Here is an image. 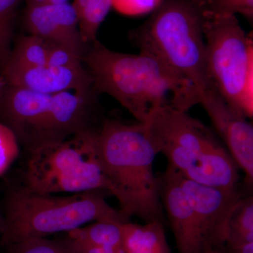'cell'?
Returning a JSON list of instances; mask_svg holds the SVG:
<instances>
[{
  "mask_svg": "<svg viewBox=\"0 0 253 253\" xmlns=\"http://www.w3.org/2000/svg\"><path fill=\"white\" fill-rule=\"evenodd\" d=\"M83 62L95 91L112 96L138 122L146 123L166 105L188 111L199 104L201 96L194 86L146 53L117 52L97 40L89 46Z\"/></svg>",
  "mask_w": 253,
  "mask_h": 253,
  "instance_id": "6da1fadb",
  "label": "cell"
},
{
  "mask_svg": "<svg viewBox=\"0 0 253 253\" xmlns=\"http://www.w3.org/2000/svg\"><path fill=\"white\" fill-rule=\"evenodd\" d=\"M94 140L110 194L117 199L123 215L166 224L158 177L154 172L157 154L146 125L103 118L94 131Z\"/></svg>",
  "mask_w": 253,
  "mask_h": 253,
  "instance_id": "7a4b0ae2",
  "label": "cell"
},
{
  "mask_svg": "<svg viewBox=\"0 0 253 253\" xmlns=\"http://www.w3.org/2000/svg\"><path fill=\"white\" fill-rule=\"evenodd\" d=\"M105 193L92 191L56 196L33 192L22 186L9 189L3 201L0 246L4 248L32 238L67 234L93 221H130L108 204Z\"/></svg>",
  "mask_w": 253,
  "mask_h": 253,
  "instance_id": "3957f363",
  "label": "cell"
},
{
  "mask_svg": "<svg viewBox=\"0 0 253 253\" xmlns=\"http://www.w3.org/2000/svg\"><path fill=\"white\" fill-rule=\"evenodd\" d=\"M204 22L193 0H163L151 17L131 33L141 52L156 58L187 81L201 97L209 89Z\"/></svg>",
  "mask_w": 253,
  "mask_h": 253,
  "instance_id": "277c9868",
  "label": "cell"
},
{
  "mask_svg": "<svg viewBox=\"0 0 253 253\" xmlns=\"http://www.w3.org/2000/svg\"><path fill=\"white\" fill-rule=\"evenodd\" d=\"M94 130L29 153L21 186L42 194L92 191L110 194L95 149Z\"/></svg>",
  "mask_w": 253,
  "mask_h": 253,
  "instance_id": "5b68a950",
  "label": "cell"
},
{
  "mask_svg": "<svg viewBox=\"0 0 253 253\" xmlns=\"http://www.w3.org/2000/svg\"><path fill=\"white\" fill-rule=\"evenodd\" d=\"M209 89L248 118L253 114V41L236 16L204 19Z\"/></svg>",
  "mask_w": 253,
  "mask_h": 253,
  "instance_id": "8992f818",
  "label": "cell"
},
{
  "mask_svg": "<svg viewBox=\"0 0 253 253\" xmlns=\"http://www.w3.org/2000/svg\"><path fill=\"white\" fill-rule=\"evenodd\" d=\"M187 112L166 105L156 110L144 123L156 154H163L168 166L181 172L191 168L217 138L211 128Z\"/></svg>",
  "mask_w": 253,
  "mask_h": 253,
  "instance_id": "52a82bcc",
  "label": "cell"
},
{
  "mask_svg": "<svg viewBox=\"0 0 253 253\" xmlns=\"http://www.w3.org/2000/svg\"><path fill=\"white\" fill-rule=\"evenodd\" d=\"M96 94L95 89H91L52 95L31 152L96 129L103 119L99 118Z\"/></svg>",
  "mask_w": 253,
  "mask_h": 253,
  "instance_id": "ba28073f",
  "label": "cell"
},
{
  "mask_svg": "<svg viewBox=\"0 0 253 253\" xmlns=\"http://www.w3.org/2000/svg\"><path fill=\"white\" fill-rule=\"evenodd\" d=\"M179 173L196 213L204 251L224 247L231 214L246 194L239 188L226 190L202 185Z\"/></svg>",
  "mask_w": 253,
  "mask_h": 253,
  "instance_id": "9c48e42d",
  "label": "cell"
},
{
  "mask_svg": "<svg viewBox=\"0 0 253 253\" xmlns=\"http://www.w3.org/2000/svg\"><path fill=\"white\" fill-rule=\"evenodd\" d=\"M202 105L229 153L246 174L249 189L253 181V126L247 116L232 107L212 89L201 95Z\"/></svg>",
  "mask_w": 253,
  "mask_h": 253,
  "instance_id": "30bf717a",
  "label": "cell"
},
{
  "mask_svg": "<svg viewBox=\"0 0 253 253\" xmlns=\"http://www.w3.org/2000/svg\"><path fill=\"white\" fill-rule=\"evenodd\" d=\"M158 177L163 210L174 235L178 253H202V241L192 203L179 180L178 169L168 166Z\"/></svg>",
  "mask_w": 253,
  "mask_h": 253,
  "instance_id": "8fae6325",
  "label": "cell"
},
{
  "mask_svg": "<svg viewBox=\"0 0 253 253\" xmlns=\"http://www.w3.org/2000/svg\"><path fill=\"white\" fill-rule=\"evenodd\" d=\"M51 96L9 84L0 93V123L14 133L20 146L28 153L33 149Z\"/></svg>",
  "mask_w": 253,
  "mask_h": 253,
  "instance_id": "7c38bea8",
  "label": "cell"
},
{
  "mask_svg": "<svg viewBox=\"0 0 253 253\" xmlns=\"http://www.w3.org/2000/svg\"><path fill=\"white\" fill-rule=\"evenodd\" d=\"M24 23L30 34L65 46L82 59L89 47L82 39L76 9L68 2L27 6Z\"/></svg>",
  "mask_w": 253,
  "mask_h": 253,
  "instance_id": "4fadbf2b",
  "label": "cell"
},
{
  "mask_svg": "<svg viewBox=\"0 0 253 253\" xmlns=\"http://www.w3.org/2000/svg\"><path fill=\"white\" fill-rule=\"evenodd\" d=\"M1 72L6 84L51 96L62 91L94 89L90 75L84 67L59 68L46 65L4 68Z\"/></svg>",
  "mask_w": 253,
  "mask_h": 253,
  "instance_id": "5bb4252c",
  "label": "cell"
},
{
  "mask_svg": "<svg viewBox=\"0 0 253 253\" xmlns=\"http://www.w3.org/2000/svg\"><path fill=\"white\" fill-rule=\"evenodd\" d=\"M239 167L216 138L202 151L183 175L202 185L231 190L239 188Z\"/></svg>",
  "mask_w": 253,
  "mask_h": 253,
  "instance_id": "9a60e30c",
  "label": "cell"
},
{
  "mask_svg": "<svg viewBox=\"0 0 253 253\" xmlns=\"http://www.w3.org/2000/svg\"><path fill=\"white\" fill-rule=\"evenodd\" d=\"M122 227L121 253H172L163 223L154 221L138 224L129 221L123 223Z\"/></svg>",
  "mask_w": 253,
  "mask_h": 253,
  "instance_id": "2e32d148",
  "label": "cell"
},
{
  "mask_svg": "<svg viewBox=\"0 0 253 253\" xmlns=\"http://www.w3.org/2000/svg\"><path fill=\"white\" fill-rule=\"evenodd\" d=\"M123 224L109 220L93 221L89 225L81 226L70 231L66 235L79 242L109 248L121 253L123 239Z\"/></svg>",
  "mask_w": 253,
  "mask_h": 253,
  "instance_id": "e0dca14e",
  "label": "cell"
},
{
  "mask_svg": "<svg viewBox=\"0 0 253 253\" xmlns=\"http://www.w3.org/2000/svg\"><path fill=\"white\" fill-rule=\"evenodd\" d=\"M82 39L87 45L97 41L101 23L112 8V0H73Z\"/></svg>",
  "mask_w": 253,
  "mask_h": 253,
  "instance_id": "ac0fdd59",
  "label": "cell"
},
{
  "mask_svg": "<svg viewBox=\"0 0 253 253\" xmlns=\"http://www.w3.org/2000/svg\"><path fill=\"white\" fill-rule=\"evenodd\" d=\"M50 43L34 35L21 37L11 49V54L3 68L46 66Z\"/></svg>",
  "mask_w": 253,
  "mask_h": 253,
  "instance_id": "d6986e66",
  "label": "cell"
},
{
  "mask_svg": "<svg viewBox=\"0 0 253 253\" xmlns=\"http://www.w3.org/2000/svg\"><path fill=\"white\" fill-rule=\"evenodd\" d=\"M246 242H253V198L251 194L243 198L231 214L225 244Z\"/></svg>",
  "mask_w": 253,
  "mask_h": 253,
  "instance_id": "ffe728a7",
  "label": "cell"
},
{
  "mask_svg": "<svg viewBox=\"0 0 253 253\" xmlns=\"http://www.w3.org/2000/svg\"><path fill=\"white\" fill-rule=\"evenodd\" d=\"M204 19L242 15L252 22L253 0H193Z\"/></svg>",
  "mask_w": 253,
  "mask_h": 253,
  "instance_id": "44dd1931",
  "label": "cell"
},
{
  "mask_svg": "<svg viewBox=\"0 0 253 253\" xmlns=\"http://www.w3.org/2000/svg\"><path fill=\"white\" fill-rule=\"evenodd\" d=\"M4 253H78L67 235L50 239L32 238L4 247Z\"/></svg>",
  "mask_w": 253,
  "mask_h": 253,
  "instance_id": "7402d4cb",
  "label": "cell"
},
{
  "mask_svg": "<svg viewBox=\"0 0 253 253\" xmlns=\"http://www.w3.org/2000/svg\"><path fill=\"white\" fill-rule=\"evenodd\" d=\"M21 0H0V70L11 51L13 24Z\"/></svg>",
  "mask_w": 253,
  "mask_h": 253,
  "instance_id": "603a6c76",
  "label": "cell"
},
{
  "mask_svg": "<svg viewBox=\"0 0 253 253\" xmlns=\"http://www.w3.org/2000/svg\"><path fill=\"white\" fill-rule=\"evenodd\" d=\"M20 146L14 133L0 123V176L9 169L19 156Z\"/></svg>",
  "mask_w": 253,
  "mask_h": 253,
  "instance_id": "cb8c5ba5",
  "label": "cell"
},
{
  "mask_svg": "<svg viewBox=\"0 0 253 253\" xmlns=\"http://www.w3.org/2000/svg\"><path fill=\"white\" fill-rule=\"evenodd\" d=\"M47 66L59 68H84L81 56L65 46L51 42L50 43Z\"/></svg>",
  "mask_w": 253,
  "mask_h": 253,
  "instance_id": "d4e9b609",
  "label": "cell"
},
{
  "mask_svg": "<svg viewBox=\"0 0 253 253\" xmlns=\"http://www.w3.org/2000/svg\"><path fill=\"white\" fill-rule=\"evenodd\" d=\"M163 0H112V8L126 16H136L153 13Z\"/></svg>",
  "mask_w": 253,
  "mask_h": 253,
  "instance_id": "484cf974",
  "label": "cell"
},
{
  "mask_svg": "<svg viewBox=\"0 0 253 253\" xmlns=\"http://www.w3.org/2000/svg\"><path fill=\"white\" fill-rule=\"evenodd\" d=\"M71 239L72 240L73 245H74L78 253H120L118 251L109 249V248L91 246V245L79 242V241H75L72 239Z\"/></svg>",
  "mask_w": 253,
  "mask_h": 253,
  "instance_id": "4316f807",
  "label": "cell"
},
{
  "mask_svg": "<svg viewBox=\"0 0 253 253\" xmlns=\"http://www.w3.org/2000/svg\"><path fill=\"white\" fill-rule=\"evenodd\" d=\"M223 248L226 253H253V242L226 244Z\"/></svg>",
  "mask_w": 253,
  "mask_h": 253,
  "instance_id": "83f0119b",
  "label": "cell"
},
{
  "mask_svg": "<svg viewBox=\"0 0 253 253\" xmlns=\"http://www.w3.org/2000/svg\"><path fill=\"white\" fill-rule=\"evenodd\" d=\"M27 6H41L44 4H63L68 2V0H26Z\"/></svg>",
  "mask_w": 253,
  "mask_h": 253,
  "instance_id": "f1b7e54d",
  "label": "cell"
},
{
  "mask_svg": "<svg viewBox=\"0 0 253 253\" xmlns=\"http://www.w3.org/2000/svg\"><path fill=\"white\" fill-rule=\"evenodd\" d=\"M202 253H226L224 248H210L205 250Z\"/></svg>",
  "mask_w": 253,
  "mask_h": 253,
  "instance_id": "f546056e",
  "label": "cell"
},
{
  "mask_svg": "<svg viewBox=\"0 0 253 253\" xmlns=\"http://www.w3.org/2000/svg\"><path fill=\"white\" fill-rule=\"evenodd\" d=\"M6 81H5L4 78L1 74V70H0V93H1L4 86L6 85Z\"/></svg>",
  "mask_w": 253,
  "mask_h": 253,
  "instance_id": "4dcf8cb0",
  "label": "cell"
},
{
  "mask_svg": "<svg viewBox=\"0 0 253 253\" xmlns=\"http://www.w3.org/2000/svg\"><path fill=\"white\" fill-rule=\"evenodd\" d=\"M3 225H4V218H3L2 213L0 211V234L2 231Z\"/></svg>",
  "mask_w": 253,
  "mask_h": 253,
  "instance_id": "1f68e13d",
  "label": "cell"
}]
</instances>
